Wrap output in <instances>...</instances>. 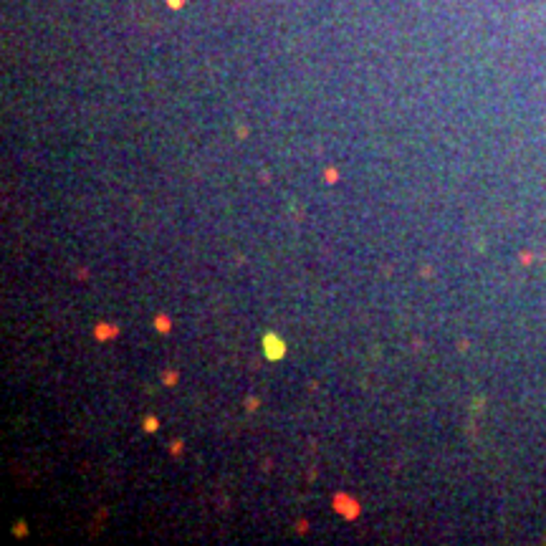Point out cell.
Segmentation results:
<instances>
[{
	"mask_svg": "<svg viewBox=\"0 0 546 546\" xmlns=\"http://www.w3.org/2000/svg\"><path fill=\"white\" fill-rule=\"evenodd\" d=\"M96 332H99L101 339H106V336H114V326H112V329H109V326H99Z\"/></svg>",
	"mask_w": 546,
	"mask_h": 546,
	"instance_id": "2",
	"label": "cell"
},
{
	"mask_svg": "<svg viewBox=\"0 0 546 546\" xmlns=\"http://www.w3.org/2000/svg\"><path fill=\"white\" fill-rule=\"evenodd\" d=\"M144 425H147V430H155V427H157V422H155V420H147Z\"/></svg>",
	"mask_w": 546,
	"mask_h": 546,
	"instance_id": "3",
	"label": "cell"
},
{
	"mask_svg": "<svg viewBox=\"0 0 546 546\" xmlns=\"http://www.w3.org/2000/svg\"><path fill=\"white\" fill-rule=\"evenodd\" d=\"M263 349H266V357H268V359H281L283 354H286V346H283V341L278 339V334H266Z\"/></svg>",
	"mask_w": 546,
	"mask_h": 546,
	"instance_id": "1",
	"label": "cell"
}]
</instances>
